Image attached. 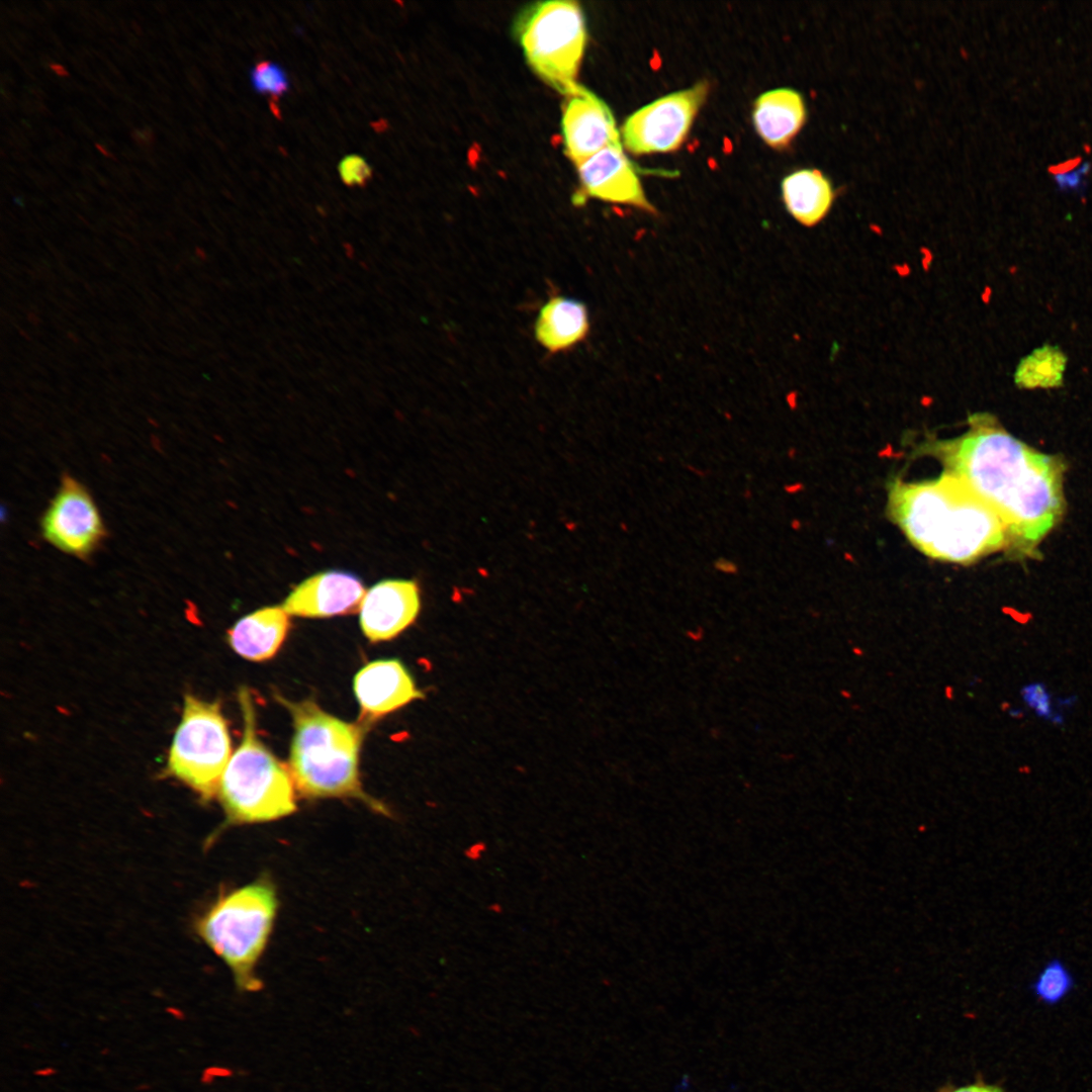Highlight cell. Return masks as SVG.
I'll return each instance as SVG.
<instances>
[{
  "label": "cell",
  "instance_id": "cell-1",
  "mask_svg": "<svg viewBox=\"0 0 1092 1092\" xmlns=\"http://www.w3.org/2000/svg\"><path fill=\"white\" fill-rule=\"evenodd\" d=\"M941 453L947 471L999 515L1017 551H1032L1060 520V461L1017 440L992 416H973L969 430L945 442Z\"/></svg>",
  "mask_w": 1092,
  "mask_h": 1092
},
{
  "label": "cell",
  "instance_id": "cell-2",
  "mask_svg": "<svg viewBox=\"0 0 1092 1092\" xmlns=\"http://www.w3.org/2000/svg\"><path fill=\"white\" fill-rule=\"evenodd\" d=\"M889 510L907 539L934 559L966 564L1009 542L999 515L948 471L930 480L896 482Z\"/></svg>",
  "mask_w": 1092,
  "mask_h": 1092
},
{
  "label": "cell",
  "instance_id": "cell-3",
  "mask_svg": "<svg viewBox=\"0 0 1092 1092\" xmlns=\"http://www.w3.org/2000/svg\"><path fill=\"white\" fill-rule=\"evenodd\" d=\"M275 699L290 714L293 736L289 771L296 790L308 798H354L387 815L381 803L362 789L359 753L364 726L324 711L314 701Z\"/></svg>",
  "mask_w": 1092,
  "mask_h": 1092
},
{
  "label": "cell",
  "instance_id": "cell-4",
  "mask_svg": "<svg viewBox=\"0 0 1092 1092\" xmlns=\"http://www.w3.org/2000/svg\"><path fill=\"white\" fill-rule=\"evenodd\" d=\"M244 733L222 774L217 795L229 823L256 824L289 816L296 810L289 768L261 741L250 691L239 690Z\"/></svg>",
  "mask_w": 1092,
  "mask_h": 1092
},
{
  "label": "cell",
  "instance_id": "cell-5",
  "mask_svg": "<svg viewBox=\"0 0 1092 1092\" xmlns=\"http://www.w3.org/2000/svg\"><path fill=\"white\" fill-rule=\"evenodd\" d=\"M278 909L274 885L259 879L220 896L197 923L206 944L228 965L244 991L261 987L256 968Z\"/></svg>",
  "mask_w": 1092,
  "mask_h": 1092
},
{
  "label": "cell",
  "instance_id": "cell-6",
  "mask_svg": "<svg viewBox=\"0 0 1092 1092\" xmlns=\"http://www.w3.org/2000/svg\"><path fill=\"white\" fill-rule=\"evenodd\" d=\"M520 44L533 71L567 96L579 85L577 73L586 42L584 16L573 1L538 2L516 24Z\"/></svg>",
  "mask_w": 1092,
  "mask_h": 1092
},
{
  "label": "cell",
  "instance_id": "cell-7",
  "mask_svg": "<svg viewBox=\"0 0 1092 1092\" xmlns=\"http://www.w3.org/2000/svg\"><path fill=\"white\" fill-rule=\"evenodd\" d=\"M226 721L218 702L186 695L169 750L166 772L203 800L213 798L232 756Z\"/></svg>",
  "mask_w": 1092,
  "mask_h": 1092
},
{
  "label": "cell",
  "instance_id": "cell-8",
  "mask_svg": "<svg viewBox=\"0 0 1092 1092\" xmlns=\"http://www.w3.org/2000/svg\"><path fill=\"white\" fill-rule=\"evenodd\" d=\"M709 88V83L702 81L641 107L623 125V145L636 155L676 150L686 140Z\"/></svg>",
  "mask_w": 1092,
  "mask_h": 1092
},
{
  "label": "cell",
  "instance_id": "cell-9",
  "mask_svg": "<svg viewBox=\"0 0 1092 1092\" xmlns=\"http://www.w3.org/2000/svg\"><path fill=\"white\" fill-rule=\"evenodd\" d=\"M40 532L48 543L80 559L89 558L107 536L92 495L67 473L41 516Z\"/></svg>",
  "mask_w": 1092,
  "mask_h": 1092
},
{
  "label": "cell",
  "instance_id": "cell-10",
  "mask_svg": "<svg viewBox=\"0 0 1092 1092\" xmlns=\"http://www.w3.org/2000/svg\"><path fill=\"white\" fill-rule=\"evenodd\" d=\"M561 129L566 156L577 167L608 146L622 144L607 104L578 85L565 96Z\"/></svg>",
  "mask_w": 1092,
  "mask_h": 1092
},
{
  "label": "cell",
  "instance_id": "cell-11",
  "mask_svg": "<svg viewBox=\"0 0 1092 1092\" xmlns=\"http://www.w3.org/2000/svg\"><path fill=\"white\" fill-rule=\"evenodd\" d=\"M576 168L582 195L656 212L645 196L636 169L623 153L622 144L606 147Z\"/></svg>",
  "mask_w": 1092,
  "mask_h": 1092
},
{
  "label": "cell",
  "instance_id": "cell-12",
  "mask_svg": "<svg viewBox=\"0 0 1092 1092\" xmlns=\"http://www.w3.org/2000/svg\"><path fill=\"white\" fill-rule=\"evenodd\" d=\"M420 588L410 579H385L366 592L360 607V626L371 642L394 638L418 617Z\"/></svg>",
  "mask_w": 1092,
  "mask_h": 1092
},
{
  "label": "cell",
  "instance_id": "cell-13",
  "mask_svg": "<svg viewBox=\"0 0 1092 1092\" xmlns=\"http://www.w3.org/2000/svg\"><path fill=\"white\" fill-rule=\"evenodd\" d=\"M366 590L354 574L328 570L309 576L286 597L282 608L288 615L328 618L359 612Z\"/></svg>",
  "mask_w": 1092,
  "mask_h": 1092
},
{
  "label": "cell",
  "instance_id": "cell-14",
  "mask_svg": "<svg viewBox=\"0 0 1092 1092\" xmlns=\"http://www.w3.org/2000/svg\"><path fill=\"white\" fill-rule=\"evenodd\" d=\"M362 721H373L422 698L415 681L397 659H379L362 667L354 678Z\"/></svg>",
  "mask_w": 1092,
  "mask_h": 1092
},
{
  "label": "cell",
  "instance_id": "cell-15",
  "mask_svg": "<svg viewBox=\"0 0 1092 1092\" xmlns=\"http://www.w3.org/2000/svg\"><path fill=\"white\" fill-rule=\"evenodd\" d=\"M290 628L289 615L282 607H265L246 615L228 630V642L240 656L252 661L272 658Z\"/></svg>",
  "mask_w": 1092,
  "mask_h": 1092
},
{
  "label": "cell",
  "instance_id": "cell-16",
  "mask_svg": "<svg viewBox=\"0 0 1092 1092\" xmlns=\"http://www.w3.org/2000/svg\"><path fill=\"white\" fill-rule=\"evenodd\" d=\"M752 115L761 139L770 147L784 148L803 126L806 107L799 92L780 88L761 94L754 103Z\"/></svg>",
  "mask_w": 1092,
  "mask_h": 1092
},
{
  "label": "cell",
  "instance_id": "cell-17",
  "mask_svg": "<svg viewBox=\"0 0 1092 1092\" xmlns=\"http://www.w3.org/2000/svg\"><path fill=\"white\" fill-rule=\"evenodd\" d=\"M534 331L537 342L548 352L566 351L588 334L586 306L573 298L553 296L540 308Z\"/></svg>",
  "mask_w": 1092,
  "mask_h": 1092
},
{
  "label": "cell",
  "instance_id": "cell-18",
  "mask_svg": "<svg viewBox=\"0 0 1092 1092\" xmlns=\"http://www.w3.org/2000/svg\"><path fill=\"white\" fill-rule=\"evenodd\" d=\"M782 192L788 211L806 226L820 222L834 199L830 181L815 169H803L787 176L782 183Z\"/></svg>",
  "mask_w": 1092,
  "mask_h": 1092
},
{
  "label": "cell",
  "instance_id": "cell-19",
  "mask_svg": "<svg viewBox=\"0 0 1092 1092\" xmlns=\"http://www.w3.org/2000/svg\"><path fill=\"white\" fill-rule=\"evenodd\" d=\"M1067 357L1052 345L1034 349L1018 363L1014 382L1019 388H1055L1063 383Z\"/></svg>",
  "mask_w": 1092,
  "mask_h": 1092
},
{
  "label": "cell",
  "instance_id": "cell-20",
  "mask_svg": "<svg viewBox=\"0 0 1092 1092\" xmlns=\"http://www.w3.org/2000/svg\"><path fill=\"white\" fill-rule=\"evenodd\" d=\"M1072 973L1060 959H1051L1042 967L1030 988L1042 1003L1055 1005L1064 1000L1074 988Z\"/></svg>",
  "mask_w": 1092,
  "mask_h": 1092
},
{
  "label": "cell",
  "instance_id": "cell-21",
  "mask_svg": "<svg viewBox=\"0 0 1092 1092\" xmlns=\"http://www.w3.org/2000/svg\"><path fill=\"white\" fill-rule=\"evenodd\" d=\"M251 80L258 93L268 95L273 99L281 97L289 86L283 69L269 61L256 64L251 73Z\"/></svg>",
  "mask_w": 1092,
  "mask_h": 1092
},
{
  "label": "cell",
  "instance_id": "cell-22",
  "mask_svg": "<svg viewBox=\"0 0 1092 1092\" xmlns=\"http://www.w3.org/2000/svg\"><path fill=\"white\" fill-rule=\"evenodd\" d=\"M339 174L348 186H364L372 177V169L363 157L352 154L340 161Z\"/></svg>",
  "mask_w": 1092,
  "mask_h": 1092
},
{
  "label": "cell",
  "instance_id": "cell-23",
  "mask_svg": "<svg viewBox=\"0 0 1092 1092\" xmlns=\"http://www.w3.org/2000/svg\"><path fill=\"white\" fill-rule=\"evenodd\" d=\"M1021 696L1025 703L1035 711L1039 717L1051 719L1053 715L1051 695L1044 685L1040 682L1025 686L1021 690Z\"/></svg>",
  "mask_w": 1092,
  "mask_h": 1092
},
{
  "label": "cell",
  "instance_id": "cell-24",
  "mask_svg": "<svg viewBox=\"0 0 1092 1092\" xmlns=\"http://www.w3.org/2000/svg\"><path fill=\"white\" fill-rule=\"evenodd\" d=\"M1089 162H1082L1077 168L1053 175L1057 187L1064 192H1078L1086 186V177L1090 173Z\"/></svg>",
  "mask_w": 1092,
  "mask_h": 1092
},
{
  "label": "cell",
  "instance_id": "cell-25",
  "mask_svg": "<svg viewBox=\"0 0 1092 1092\" xmlns=\"http://www.w3.org/2000/svg\"><path fill=\"white\" fill-rule=\"evenodd\" d=\"M937 1092H1005L1000 1086L994 1084H988L981 1078H977L974 1083L953 1086L945 1085L941 1087Z\"/></svg>",
  "mask_w": 1092,
  "mask_h": 1092
},
{
  "label": "cell",
  "instance_id": "cell-26",
  "mask_svg": "<svg viewBox=\"0 0 1092 1092\" xmlns=\"http://www.w3.org/2000/svg\"><path fill=\"white\" fill-rule=\"evenodd\" d=\"M1081 163H1082L1081 158H1074V159L1065 161L1064 163L1052 166L1050 168V172L1053 175L1069 172V171L1077 168Z\"/></svg>",
  "mask_w": 1092,
  "mask_h": 1092
},
{
  "label": "cell",
  "instance_id": "cell-27",
  "mask_svg": "<svg viewBox=\"0 0 1092 1092\" xmlns=\"http://www.w3.org/2000/svg\"><path fill=\"white\" fill-rule=\"evenodd\" d=\"M714 566H715V568L717 570L725 572V573H732L733 574V573H736L738 571V567H737V565L735 563H733L730 560L724 559L723 557L718 558L714 562Z\"/></svg>",
  "mask_w": 1092,
  "mask_h": 1092
},
{
  "label": "cell",
  "instance_id": "cell-28",
  "mask_svg": "<svg viewBox=\"0 0 1092 1092\" xmlns=\"http://www.w3.org/2000/svg\"><path fill=\"white\" fill-rule=\"evenodd\" d=\"M484 850L485 844L483 842H477L468 847L465 853L469 859L476 860L480 858Z\"/></svg>",
  "mask_w": 1092,
  "mask_h": 1092
},
{
  "label": "cell",
  "instance_id": "cell-29",
  "mask_svg": "<svg viewBox=\"0 0 1092 1092\" xmlns=\"http://www.w3.org/2000/svg\"><path fill=\"white\" fill-rule=\"evenodd\" d=\"M133 139L140 144H149L153 141V132L148 128L144 131L135 130L132 133Z\"/></svg>",
  "mask_w": 1092,
  "mask_h": 1092
},
{
  "label": "cell",
  "instance_id": "cell-30",
  "mask_svg": "<svg viewBox=\"0 0 1092 1092\" xmlns=\"http://www.w3.org/2000/svg\"><path fill=\"white\" fill-rule=\"evenodd\" d=\"M50 68L55 74H57L60 77H67L69 75L66 68L63 67L61 64L52 63V64H50Z\"/></svg>",
  "mask_w": 1092,
  "mask_h": 1092
},
{
  "label": "cell",
  "instance_id": "cell-31",
  "mask_svg": "<svg viewBox=\"0 0 1092 1092\" xmlns=\"http://www.w3.org/2000/svg\"><path fill=\"white\" fill-rule=\"evenodd\" d=\"M95 147H96V149H98V150H99V151H100L101 153H103V155H104V156H106V157H109V158H113V155H110V153H109V152H108V151H107L106 149H104V148H103V147H102L101 145H99V144H96V145H95Z\"/></svg>",
  "mask_w": 1092,
  "mask_h": 1092
}]
</instances>
